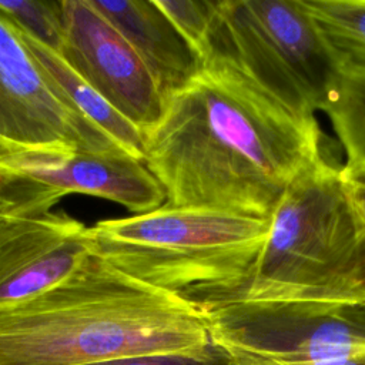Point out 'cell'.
Instances as JSON below:
<instances>
[{"mask_svg": "<svg viewBox=\"0 0 365 365\" xmlns=\"http://www.w3.org/2000/svg\"><path fill=\"white\" fill-rule=\"evenodd\" d=\"M324 155L315 117L285 107L218 54L165 97L144 133V163L167 204L262 220Z\"/></svg>", "mask_w": 365, "mask_h": 365, "instance_id": "obj_1", "label": "cell"}, {"mask_svg": "<svg viewBox=\"0 0 365 365\" xmlns=\"http://www.w3.org/2000/svg\"><path fill=\"white\" fill-rule=\"evenodd\" d=\"M208 344L194 305L93 252L63 282L0 308V365H90Z\"/></svg>", "mask_w": 365, "mask_h": 365, "instance_id": "obj_2", "label": "cell"}, {"mask_svg": "<svg viewBox=\"0 0 365 365\" xmlns=\"http://www.w3.org/2000/svg\"><path fill=\"white\" fill-rule=\"evenodd\" d=\"M222 299L365 305V227L339 164L324 155L292 181L248 275Z\"/></svg>", "mask_w": 365, "mask_h": 365, "instance_id": "obj_3", "label": "cell"}, {"mask_svg": "<svg viewBox=\"0 0 365 365\" xmlns=\"http://www.w3.org/2000/svg\"><path fill=\"white\" fill-rule=\"evenodd\" d=\"M269 220L164 204L86 227L93 254L115 269L195 308L224 298L248 275Z\"/></svg>", "mask_w": 365, "mask_h": 365, "instance_id": "obj_4", "label": "cell"}, {"mask_svg": "<svg viewBox=\"0 0 365 365\" xmlns=\"http://www.w3.org/2000/svg\"><path fill=\"white\" fill-rule=\"evenodd\" d=\"M218 54L292 111H322L335 60L297 0H222L211 36Z\"/></svg>", "mask_w": 365, "mask_h": 365, "instance_id": "obj_5", "label": "cell"}, {"mask_svg": "<svg viewBox=\"0 0 365 365\" xmlns=\"http://www.w3.org/2000/svg\"><path fill=\"white\" fill-rule=\"evenodd\" d=\"M234 359L304 362L365 351V305L222 299L197 308Z\"/></svg>", "mask_w": 365, "mask_h": 365, "instance_id": "obj_6", "label": "cell"}, {"mask_svg": "<svg viewBox=\"0 0 365 365\" xmlns=\"http://www.w3.org/2000/svg\"><path fill=\"white\" fill-rule=\"evenodd\" d=\"M76 151L127 153L73 107L38 68L17 27L0 13V165Z\"/></svg>", "mask_w": 365, "mask_h": 365, "instance_id": "obj_7", "label": "cell"}, {"mask_svg": "<svg viewBox=\"0 0 365 365\" xmlns=\"http://www.w3.org/2000/svg\"><path fill=\"white\" fill-rule=\"evenodd\" d=\"M58 54L143 134L160 120L165 96L128 40L91 0H63Z\"/></svg>", "mask_w": 365, "mask_h": 365, "instance_id": "obj_8", "label": "cell"}, {"mask_svg": "<svg viewBox=\"0 0 365 365\" xmlns=\"http://www.w3.org/2000/svg\"><path fill=\"white\" fill-rule=\"evenodd\" d=\"M91 254L86 225L53 211L0 217V308L67 279Z\"/></svg>", "mask_w": 365, "mask_h": 365, "instance_id": "obj_9", "label": "cell"}, {"mask_svg": "<svg viewBox=\"0 0 365 365\" xmlns=\"http://www.w3.org/2000/svg\"><path fill=\"white\" fill-rule=\"evenodd\" d=\"M4 167L61 198L73 192L94 195L121 204L134 214L153 211L167 202L163 185L147 164L127 153L76 151L54 157H24Z\"/></svg>", "mask_w": 365, "mask_h": 365, "instance_id": "obj_10", "label": "cell"}, {"mask_svg": "<svg viewBox=\"0 0 365 365\" xmlns=\"http://www.w3.org/2000/svg\"><path fill=\"white\" fill-rule=\"evenodd\" d=\"M135 48L167 97L182 87L200 61L154 0H91Z\"/></svg>", "mask_w": 365, "mask_h": 365, "instance_id": "obj_11", "label": "cell"}, {"mask_svg": "<svg viewBox=\"0 0 365 365\" xmlns=\"http://www.w3.org/2000/svg\"><path fill=\"white\" fill-rule=\"evenodd\" d=\"M38 68L63 91L73 107L111 137L124 151L144 161V134L80 77L64 58L38 40L17 29Z\"/></svg>", "mask_w": 365, "mask_h": 365, "instance_id": "obj_12", "label": "cell"}, {"mask_svg": "<svg viewBox=\"0 0 365 365\" xmlns=\"http://www.w3.org/2000/svg\"><path fill=\"white\" fill-rule=\"evenodd\" d=\"M314 23L336 68L365 66V0H297Z\"/></svg>", "mask_w": 365, "mask_h": 365, "instance_id": "obj_13", "label": "cell"}, {"mask_svg": "<svg viewBox=\"0 0 365 365\" xmlns=\"http://www.w3.org/2000/svg\"><path fill=\"white\" fill-rule=\"evenodd\" d=\"M322 113L328 117L345 154L344 165H365V66L336 71Z\"/></svg>", "mask_w": 365, "mask_h": 365, "instance_id": "obj_14", "label": "cell"}, {"mask_svg": "<svg viewBox=\"0 0 365 365\" xmlns=\"http://www.w3.org/2000/svg\"><path fill=\"white\" fill-rule=\"evenodd\" d=\"M0 13L21 31L56 53L60 51L64 37L63 0L0 1Z\"/></svg>", "mask_w": 365, "mask_h": 365, "instance_id": "obj_15", "label": "cell"}, {"mask_svg": "<svg viewBox=\"0 0 365 365\" xmlns=\"http://www.w3.org/2000/svg\"><path fill=\"white\" fill-rule=\"evenodd\" d=\"M155 6L174 24L198 61L211 53V36L217 1L210 0H154Z\"/></svg>", "mask_w": 365, "mask_h": 365, "instance_id": "obj_16", "label": "cell"}, {"mask_svg": "<svg viewBox=\"0 0 365 365\" xmlns=\"http://www.w3.org/2000/svg\"><path fill=\"white\" fill-rule=\"evenodd\" d=\"M90 365H234L230 355L212 342L204 348L180 352L131 355Z\"/></svg>", "mask_w": 365, "mask_h": 365, "instance_id": "obj_17", "label": "cell"}, {"mask_svg": "<svg viewBox=\"0 0 365 365\" xmlns=\"http://www.w3.org/2000/svg\"><path fill=\"white\" fill-rule=\"evenodd\" d=\"M54 204L48 190L0 165V205L16 211H48Z\"/></svg>", "mask_w": 365, "mask_h": 365, "instance_id": "obj_18", "label": "cell"}, {"mask_svg": "<svg viewBox=\"0 0 365 365\" xmlns=\"http://www.w3.org/2000/svg\"><path fill=\"white\" fill-rule=\"evenodd\" d=\"M341 177L345 192L365 227V165L348 167L342 164Z\"/></svg>", "mask_w": 365, "mask_h": 365, "instance_id": "obj_19", "label": "cell"}, {"mask_svg": "<svg viewBox=\"0 0 365 365\" xmlns=\"http://www.w3.org/2000/svg\"><path fill=\"white\" fill-rule=\"evenodd\" d=\"M231 361L234 365H365V351L356 352V354L322 358L317 361H304V362H269V361L234 359V358H231Z\"/></svg>", "mask_w": 365, "mask_h": 365, "instance_id": "obj_20", "label": "cell"}, {"mask_svg": "<svg viewBox=\"0 0 365 365\" xmlns=\"http://www.w3.org/2000/svg\"><path fill=\"white\" fill-rule=\"evenodd\" d=\"M4 211H16V210H9V208H6V207L0 205V212H4Z\"/></svg>", "mask_w": 365, "mask_h": 365, "instance_id": "obj_21", "label": "cell"}, {"mask_svg": "<svg viewBox=\"0 0 365 365\" xmlns=\"http://www.w3.org/2000/svg\"><path fill=\"white\" fill-rule=\"evenodd\" d=\"M6 212H11V211H4V212H0V217H1L3 214H6Z\"/></svg>", "mask_w": 365, "mask_h": 365, "instance_id": "obj_22", "label": "cell"}]
</instances>
